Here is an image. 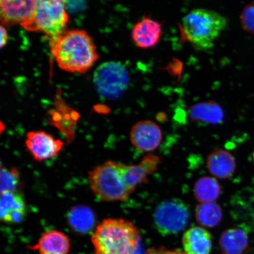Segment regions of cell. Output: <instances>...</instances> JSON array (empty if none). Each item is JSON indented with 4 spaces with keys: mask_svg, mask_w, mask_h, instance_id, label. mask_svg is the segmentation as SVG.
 Returning <instances> with one entry per match:
<instances>
[{
    "mask_svg": "<svg viewBox=\"0 0 254 254\" xmlns=\"http://www.w3.org/2000/svg\"><path fill=\"white\" fill-rule=\"evenodd\" d=\"M52 53L59 67L72 73L87 71L98 59L94 41L84 30L65 31L52 40Z\"/></svg>",
    "mask_w": 254,
    "mask_h": 254,
    "instance_id": "cell-1",
    "label": "cell"
},
{
    "mask_svg": "<svg viewBox=\"0 0 254 254\" xmlns=\"http://www.w3.org/2000/svg\"><path fill=\"white\" fill-rule=\"evenodd\" d=\"M140 235L132 222L108 218L96 228L93 237L95 254H135Z\"/></svg>",
    "mask_w": 254,
    "mask_h": 254,
    "instance_id": "cell-2",
    "label": "cell"
},
{
    "mask_svg": "<svg viewBox=\"0 0 254 254\" xmlns=\"http://www.w3.org/2000/svg\"><path fill=\"white\" fill-rule=\"evenodd\" d=\"M227 24V19L217 12L196 8L184 16L181 28L184 39L194 49L206 51L214 46Z\"/></svg>",
    "mask_w": 254,
    "mask_h": 254,
    "instance_id": "cell-3",
    "label": "cell"
},
{
    "mask_svg": "<svg viewBox=\"0 0 254 254\" xmlns=\"http://www.w3.org/2000/svg\"><path fill=\"white\" fill-rule=\"evenodd\" d=\"M118 164L107 161L89 173L88 180L92 190L104 201H126L131 195L123 183Z\"/></svg>",
    "mask_w": 254,
    "mask_h": 254,
    "instance_id": "cell-4",
    "label": "cell"
},
{
    "mask_svg": "<svg viewBox=\"0 0 254 254\" xmlns=\"http://www.w3.org/2000/svg\"><path fill=\"white\" fill-rule=\"evenodd\" d=\"M65 9V1H37L33 18L21 26L28 31H42L56 39L64 33L68 23Z\"/></svg>",
    "mask_w": 254,
    "mask_h": 254,
    "instance_id": "cell-5",
    "label": "cell"
},
{
    "mask_svg": "<svg viewBox=\"0 0 254 254\" xmlns=\"http://www.w3.org/2000/svg\"><path fill=\"white\" fill-rule=\"evenodd\" d=\"M190 210L185 202L180 199L161 202L155 209L154 222L155 228L162 236L176 234L188 224Z\"/></svg>",
    "mask_w": 254,
    "mask_h": 254,
    "instance_id": "cell-6",
    "label": "cell"
},
{
    "mask_svg": "<svg viewBox=\"0 0 254 254\" xmlns=\"http://www.w3.org/2000/svg\"><path fill=\"white\" fill-rule=\"evenodd\" d=\"M128 82V71L119 62L104 63L94 74V83L98 94L111 99L120 97L127 90Z\"/></svg>",
    "mask_w": 254,
    "mask_h": 254,
    "instance_id": "cell-7",
    "label": "cell"
},
{
    "mask_svg": "<svg viewBox=\"0 0 254 254\" xmlns=\"http://www.w3.org/2000/svg\"><path fill=\"white\" fill-rule=\"evenodd\" d=\"M160 163V157L157 155L149 154L136 166L118 164L123 183L130 194L139 184L148 182V176L157 169Z\"/></svg>",
    "mask_w": 254,
    "mask_h": 254,
    "instance_id": "cell-8",
    "label": "cell"
},
{
    "mask_svg": "<svg viewBox=\"0 0 254 254\" xmlns=\"http://www.w3.org/2000/svg\"><path fill=\"white\" fill-rule=\"evenodd\" d=\"M130 140L138 150L149 152L156 150L163 139L160 127L151 120L136 123L130 132Z\"/></svg>",
    "mask_w": 254,
    "mask_h": 254,
    "instance_id": "cell-9",
    "label": "cell"
},
{
    "mask_svg": "<svg viewBox=\"0 0 254 254\" xmlns=\"http://www.w3.org/2000/svg\"><path fill=\"white\" fill-rule=\"evenodd\" d=\"M25 145L33 158L42 161L57 156L62 150L64 143L44 131H31L27 135Z\"/></svg>",
    "mask_w": 254,
    "mask_h": 254,
    "instance_id": "cell-10",
    "label": "cell"
},
{
    "mask_svg": "<svg viewBox=\"0 0 254 254\" xmlns=\"http://www.w3.org/2000/svg\"><path fill=\"white\" fill-rule=\"evenodd\" d=\"M162 34V24L150 17L144 16L133 27L131 36L136 46L147 50L157 46Z\"/></svg>",
    "mask_w": 254,
    "mask_h": 254,
    "instance_id": "cell-11",
    "label": "cell"
},
{
    "mask_svg": "<svg viewBox=\"0 0 254 254\" xmlns=\"http://www.w3.org/2000/svg\"><path fill=\"white\" fill-rule=\"evenodd\" d=\"M37 1H1V21L3 25L28 23L33 18Z\"/></svg>",
    "mask_w": 254,
    "mask_h": 254,
    "instance_id": "cell-12",
    "label": "cell"
},
{
    "mask_svg": "<svg viewBox=\"0 0 254 254\" xmlns=\"http://www.w3.org/2000/svg\"><path fill=\"white\" fill-rule=\"evenodd\" d=\"M27 207L23 196L17 191L1 193L0 217L5 223H20L26 217Z\"/></svg>",
    "mask_w": 254,
    "mask_h": 254,
    "instance_id": "cell-13",
    "label": "cell"
},
{
    "mask_svg": "<svg viewBox=\"0 0 254 254\" xmlns=\"http://www.w3.org/2000/svg\"><path fill=\"white\" fill-rule=\"evenodd\" d=\"M183 245L186 254H209L212 247L211 234L204 228H190L184 234Z\"/></svg>",
    "mask_w": 254,
    "mask_h": 254,
    "instance_id": "cell-14",
    "label": "cell"
},
{
    "mask_svg": "<svg viewBox=\"0 0 254 254\" xmlns=\"http://www.w3.org/2000/svg\"><path fill=\"white\" fill-rule=\"evenodd\" d=\"M187 113L192 122L205 125H218L224 119L223 110L214 101L193 105L189 108Z\"/></svg>",
    "mask_w": 254,
    "mask_h": 254,
    "instance_id": "cell-15",
    "label": "cell"
},
{
    "mask_svg": "<svg viewBox=\"0 0 254 254\" xmlns=\"http://www.w3.org/2000/svg\"><path fill=\"white\" fill-rule=\"evenodd\" d=\"M33 249L39 250L40 254H68L70 242L68 236L62 232L50 230L41 236Z\"/></svg>",
    "mask_w": 254,
    "mask_h": 254,
    "instance_id": "cell-16",
    "label": "cell"
},
{
    "mask_svg": "<svg viewBox=\"0 0 254 254\" xmlns=\"http://www.w3.org/2000/svg\"><path fill=\"white\" fill-rule=\"evenodd\" d=\"M208 170L212 176L220 179H227L236 169V159L230 152L219 150L212 152L207 158Z\"/></svg>",
    "mask_w": 254,
    "mask_h": 254,
    "instance_id": "cell-17",
    "label": "cell"
},
{
    "mask_svg": "<svg viewBox=\"0 0 254 254\" xmlns=\"http://www.w3.org/2000/svg\"><path fill=\"white\" fill-rule=\"evenodd\" d=\"M249 237L240 228H232L222 234L220 246L225 254H242L249 246Z\"/></svg>",
    "mask_w": 254,
    "mask_h": 254,
    "instance_id": "cell-18",
    "label": "cell"
},
{
    "mask_svg": "<svg viewBox=\"0 0 254 254\" xmlns=\"http://www.w3.org/2000/svg\"><path fill=\"white\" fill-rule=\"evenodd\" d=\"M221 193V186L218 181L211 177L199 179L193 187V194L201 203L214 202Z\"/></svg>",
    "mask_w": 254,
    "mask_h": 254,
    "instance_id": "cell-19",
    "label": "cell"
},
{
    "mask_svg": "<svg viewBox=\"0 0 254 254\" xmlns=\"http://www.w3.org/2000/svg\"><path fill=\"white\" fill-rule=\"evenodd\" d=\"M68 222L75 231L87 233L93 229L95 224L94 212L87 206H75L69 212Z\"/></svg>",
    "mask_w": 254,
    "mask_h": 254,
    "instance_id": "cell-20",
    "label": "cell"
},
{
    "mask_svg": "<svg viewBox=\"0 0 254 254\" xmlns=\"http://www.w3.org/2000/svg\"><path fill=\"white\" fill-rule=\"evenodd\" d=\"M222 208L217 203H201L196 206L195 217L198 223L205 228L217 227L222 220Z\"/></svg>",
    "mask_w": 254,
    "mask_h": 254,
    "instance_id": "cell-21",
    "label": "cell"
},
{
    "mask_svg": "<svg viewBox=\"0 0 254 254\" xmlns=\"http://www.w3.org/2000/svg\"><path fill=\"white\" fill-rule=\"evenodd\" d=\"M20 183V174L14 168L8 169L1 168V193L17 191Z\"/></svg>",
    "mask_w": 254,
    "mask_h": 254,
    "instance_id": "cell-22",
    "label": "cell"
},
{
    "mask_svg": "<svg viewBox=\"0 0 254 254\" xmlns=\"http://www.w3.org/2000/svg\"><path fill=\"white\" fill-rule=\"evenodd\" d=\"M240 22L244 30L254 35V1L244 8L240 15Z\"/></svg>",
    "mask_w": 254,
    "mask_h": 254,
    "instance_id": "cell-23",
    "label": "cell"
},
{
    "mask_svg": "<svg viewBox=\"0 0 254 254\" xmlns=\"http://www.w3.org/2000/svg\"><path fill=\"white\" fill-rule=\"evenodd\" d=\"M152 254H186L185 252H181L180 250H167L164 249H151Z\"/></svg>",
    "mask_w": 254,
    "mask_h": 254,
    "instance_id": "cell-24",
    "label": "cell"
},
{
    "mask_svg": "<svg viewBox=\"0 0 254 254\" xmlns=\"http://www.w3.org/2000/svg\"><path fill=\"white\" fill-rule=\"evenodd\" d=\"M8 40V34L7 31L6 30L5 28L2 26V25L1 26V45L0 47L2 48L5 44H7Z\"/></svg>",
    "mask_w": 254,
    "mask_h": 254,
    "instance_id": "cell-25",
    "label": "cell"
},
{
    "mask_svg": "<svg viewBox=\"0 0 254 254\" xmlns=\"http://www.w3.org/2000/svg\"><path fill=\"white\" fill-rule=\"evenodd\" d=\"M253 162H254V153L253 155Z\"/></svg>",
    "mask_w": 254,
    "mask_h": 254,
    "instance_id": "cell-26",
    "label": "cell"
},
{
    "mask_svg": "<svg viewBox=\"0 0 254 254\" xmlns=\"http://www.w3.org/2000/svg\"><path fill=\"white\" fill-rule=\"evenodd\" d=\"M148 251H149V252H150V254H152V253H151V252L150 250H148Z\"/></svg>",
    "mask_w": 254,
    "mask_h": 254,
    "instance_id": "cell-27",
    "label": "cell"
}]
</instances>
